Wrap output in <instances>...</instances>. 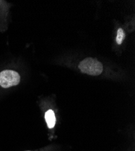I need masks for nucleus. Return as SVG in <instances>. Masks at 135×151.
Instances as JSON below:
<instances>
[{
  "label": "nucleus",
  "mask_w": 135,
  "mask_h": 151,
  "mask_svg": "<svg viewBox=\"0 0 135 151\" xmlns=\"http://www.w3.org/2000/svg\"><path fill=\"white\" fill-rule=\"evenodd\" d=\"M20 82V76L15 71L4 70L0 73V86L7 88L16 86Z\"/></svg>",
  "instance_id": "obj_2"
},
{
  "label": "nucleus",
  "mask_w": 135,
  "mask_h": 151,
  "mask_svg": "<svg viewBox=\"0 0 135 151\" xmlns=\"http://www.w3.org/2000/svg\"><path fill=\"white\" fill-rule=\"evenodd\" d=\"M79 68L83 73L91 76H98L103 71L101 63L92 58H86L81 61L79 65Z\"/></svg>",
  "instance_id": "obj_1"
},
{
  "label": "nucleus",
  "mask_w": 135,
  "mask_h": 151,
  "mask_svg": "<svg viewBox=\"0 0 135 151\" xmlns=\"http://www.w3.org/2000/svg\"><path fill=\"white\" fill-rule=\"evenodd\" d=\"M45 119L48 128H53L56 123V118L54 112L50 109L47 111L45 114Z\"/></svg>",
  "instance_id": "obj_3"
},
{
  "label": "nucleus",
  "mask_w": 135,
  "mask_h": 151,
  "mask_svg": "<svg viewBox=\"0 0 135 151\" xmlns=\"http://www.w3.org/2000/svg\"><path fill=\"white\" fill-rule=\"evenodd\" d=\"M126 37L125 33L123 30V29L120 28L118 30L117 32V36H116V42L118 45H121L122 42H123L124 38Z\"/></svg>",
  "instance_id": "obj_4"
}]
</instances>
